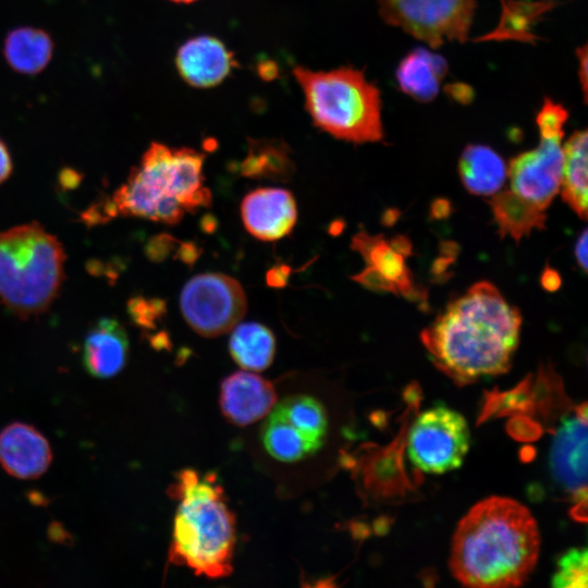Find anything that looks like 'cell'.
Here are the masks:
<instances>
[{"mask_svg": "<svg viewBox=\"0 0 588 588\" xmlns=\"http://www.w3.org/2000/svg\"><path fill=\"white\" fill-rule=\"evenodd\" d=\"M520 326L519 310L480 281L449 303L420 339L432 364L462 387L510 369Z\"/></svg>", "mask_w": 588, "mask_h": 588, "instance_id": "obj_1", "label": "cell"}, {"mask_svg": "<svg viewBox=\"0 0 588 588\" xmlns=\"http://www.w3.org/2000/svg\"><path fill=\"white\" fill-rule=\"evenodd\" d=\"M539 553L540 532L531 512L512 498L493 495L458 522L449 566L467 587H517L534 572Z\"/></svg>", "mask_w": 588, "mask_h": 588, "instance_id": "obj_2", "label": "cell"}, {"mask_svg": "<svg viewBox=\"0 0 588 588\" xmlns=\"http://www.w3.org/2000/svg\"><path fill=\"white\" fill-rule=\"evenodd\" d=\"M168 493L177 501L169 562L208 578L231 575L236 541L235 516L216 475L182 469Z\"/></svg>", "mask_w": 588, "mask_h": 588, "instance_id": "obj_3", "label": "cell"}, {"mask_svg": "<svg viewBox=\"0 0 588 588\" xmlns=\"http://www.w3.org/2000/svg\"><path fill=\"white\" fill-rule=\"evenodd\" d=\"M204 160L205 155L195 149L151 143L103 206L106 219L124 216L176 224L185 212L209 207L211 193L204 183Z\"/></svg>", "mask_w": 588, "mask_h": 588, "instance_id": "obj_4", "label": "cell"}, {"mask_svg": "<svg viewBox=\"0 0 588 588\" xmlns=\"http://www.w3.org/2000/svg\"><path fill=\"white\" fill-rule=\"evenodd\" d=\"M65 254L38 222L0 231V301L20 317L38 315L57 297Z\"/></svg>", "mask_w": 588, "mask_h": 588, "instance_id": "obj_5", "label": "cell"}, {"mask_svg": "<svg viewBox=\"0 0 588 588\" xmlns=\"http://www.w3.org/2000/svg\"><path fill=\"white\" fill-rule=\"evenodd\" d=\"M293 74L316 126L355 144L382 139L380 91L362 71L352 68L313 71L296 66Z\"/></svg>", "mask_w": 588, "mask_h": 588, "instance_id": "obj_6", "label": "cell"}, {"mask_svg": "<svg viewBox=\"0 0 588 588\" xmlns=\"http://www.w3.org/2000/svg\"><path fill=\"white\" fill-rule=\"evenodd\" d=\"M567 117L563 106L546 98L536 119L540 133L538 146L519 154L509 164L511 191L543 211L561 187L562 138Z\"/></svg>", "mask_w": 588, "mask_h": 588, "instance_id": "obj_7", "label": "cell"}, {"mask_svg": "<svg viewBox=\"0 0 588 588\" xmlns=\"http://www.w3.org/2000/svg\"><path fill=\"white\" fill-rule=\"evenodd\" d=\"M470 429L457 411L436 405L414 420L407 436L411 463L426 474H445L460 468L470 448Z\"/></svg>", "mask_w": 588, "mask_h": 588, "instance_id": "obj_8", "label": "cell"}, {"mask_svg": "<svg viewBox=\"0 0 588 588\" xmlns=\"http://www.w3.org/2000/svg\"><path fill=\"white\" fill-rule=\"evenodd\" d=\"M328 433L323 405L309 395L289 396L269 412L261 441L273 458L294 463L315 454Z\"/></svg>", "mask_w": 588, "mask_h": 588, "instance_id": "obj_9", "label": "cell"}, {"mask_svg": "<svg viewBox=\"0 0 588 588\" xmlns=\"http://www.w3.org/2000/svg\"><path fill=\"white\" fill-rule=\"evenodd\" d=\"M382 20L432 48L465 41L476 0H378Z\"/></svg>", "mask_w": 588, "mask_h": 588, "instance_id": "obj_10", "label": "cell"}, {"mask_svg": "<svg viewBox=\"0 0 588 588\" xmlns=\"http://www.w3.org/2000/svg\"><path fill=\"white\" fill-rule=\"evenodd\" d=\"M180 307L187 324L199 335L215 338L231 331L246 314L245 292L223 273H200L182 289Z\"/></svg>", "mask_w": 588, "mask_h": 588, "instance_id": "obj_11", "label": "cell"}, {"mask_svg": "<svg viewBox=\"0 0 588 588\" xmlns=\"http://www.w3.org/2000/svg\"><path fill=\"white\" fill-rule=\"evenodd\" d=\"M352 248L366 262V268L353 277L354 281L372 291L422 299L424 292L416 289L406 265V258L412 254L407 238L397 236L389 241L382 235H370L362 231L352 238Z\"/></svg>", "mask_w": 588, "mask_h": 588, "instance_id": "obj_12", "label": "cell"}, {"mask_svg": "<svg viewBox=\"0 0 588 588\" xmlns=\"http://www.w3.org/2000/svg\"><path fill=\"white\" fill-rule=\"evenodd\" d=\"M553 478L568 492L586 499L587 491V411L583 405L564 418L550 450Z\"/></svg>", "mask_w": 588, "mask_h": 588, "instance_id": "obj_13", "label": "cell"}, {"mask_svg": "<svg viewBox=\"0 0 588 588\" xmlns=\"http://www.w3.org/2000/svg\"><path fill=\"white\" fill-rule=\"evenodd\" d=\"M241 218L254 237L266 242L277 241L293 230L297 219L296 201L287 189L257 188L243 198Z\"/></svg>", "mask_w": 588, "mask_h": 588, "instance_id": "obj_14", "label": "cell"}, {"mask_svg": "<svg viewBox=\"0 0 588 588\" xmlns=\"http://www.w3.org/2000/svg\"><path fill=\"white\" fill-rule=\"evenodd\" d=\"M272 383L248 371L228 376L220 388V407L223 416L236 426H247L261 419L275 404Z\"/></svg>", "mask_w": 588, "mask_h": 588, "instance_id": "obj_15", "label": "cell"}, {"mask_svg": "<svg viewBox=\"0 0 588 588\" xmlns=\"http://www.w3.org/2000/svg\"><path fill=\"white\" fill-rule=\"evenodd\" d=\"M51 461L49 442L33 426L13 422L0 432V465L9 475L19 479L38 478Z\"/></svg>", "mask_w": 588, "mask_h": 588, "instance_id": "obj_16", "label": "cell"}, {"mask_svg": "<svg viewBox=\"0 0 588 588\" xmlns=\"http://www.w3.org/2000/svg\"><path fill=\"white\" fill-rule=\"evenodd\" d=\"M175 64L187 84L207 88L218 85L229 75L234 60L222 41L211 36H199L180 47Z\"/></svg>", "mask_w": 588, "mask_h": 588, "instance_id": "obj_17", "label": "cell"}, {"mask_svg": "<svg viewBox=\"0 0 588 588\" xmlns=\"http://www.w3.org/2000/svg\"><path fill=\"white\" fill-rule=\"evenodd\" d=\"M127 355V334L118 320L102 318L87 333L83 364L93 377L105 379L115 376L124 368Z\"/></svg>", "mask_w": 588, "mask_h": 588, "instance_id": "obj_18", "label": "cell"}, {"mask_svg": "<svg viewBox=\"0 0 588 588\" xmlns=\"http://www.w3.org/2000/svg\"><path fill=\"white\" fill-rule=\"evenodd\" d=\"M448 71L445 60L427 49L411 51L400 62L396 81L400 88L418 101L432 100Z\"/></svg>", "mask_w": 588, "mask_h": 588, "instance_id": "obj_19", "label": "cell"}, {"mask_svg": "<svg viewBox=\"0 0 588 588\" xmlns=\"http://www.w3.org/2000/svg\"><path fill=\"white\" fill-rule=\"evenodd\" d=\"M458 174L466 189L477 196H492L503 186L507 168L503 159L483 145H468L458 161Z\"/></svg>", "mask_w": 588, "mask_h": 588, "instance_id": "obj_20", "label": "cell"}, {"mask_svg": "<svg viewBox=\"0 0 588 588\" xmlns=\"http://www.w3.org/2000/svg\"><path fill=\"white\" fill-rule=\"evenodd\" d=\"M3 54L7 63L17 73L34 75L41 72L53 54V41L44 29L21 26L9 32Z\"/></svg>", "mask_w": 588, "mask_h": 588, "instance_id": "obj_21", "label": "cell"}, {"mask_svg": "<svg viewBox=\"0 0 588 588\" xmlns=\"http://www.w3.org/2000/svg\"><path fill=\"white\" fill-rule=\"evenodd\" d=\"M587 130L576 131L563 145L561 195L564 203L583 220L587 218Z\"/></svg>", "mask_w": 588, "mask_h": 588, "instance_id": "obj_22", "label": "cell"}, {"mask_svg": "<svg viewBox=\"0 0 588 588\" xmlns=\"http://www.w3.org/2000/svg\"><path fill=\"white\" fill-rule=\"evenodd\" d=\"M488 203L502 238L510 235L518 243L532 230L546 228V211L523 199L511 189L495 193Z\"/></svg>", "mask_w": 588, "mask_h": 588, "instance_id": "obj_23", "label": "cell"}, {"mask_svg": "<svg viewBox=\"0 0 588 588\" xmlns=\"http://www.w3.org/2000/svg\"><path fill=\"white\" fill-rule=\"evenodd\" d=\"M229 350L241 368L261 371L273 360L275 339L272 331L259 322L237 323L232 329Z\"/></svg>", "mask_w": 588, "mask_h": 588, "instance_id": "obj_24", "label": "cell"}, {"mask_svg": "<svg viewBox=\"0 0 588 588\" xmlns=\"http://www.w3.org/2000/svg\"><path fill=\"white\" fill-rule=\"evenodd\" d=\"M294 166L282 143L256 140L249 144L248 154L241 164V173L250 179L287 181Z\"/></svg>", "mask_w": 588, "mask_h": 588, "instance_id": "obj_25", "label": "cell"}, {"mask_svg": "<svg viewBox=\"0 0 588 588\" xmlns=\"http://www.w3.org/2000/svg\"><path fill=\"white\" fill-rule=\"evenodd\" d=\"M588 580V551L586 548H572L558 561L552 576L554 588H586Z\"/></svg>", "mask_w": 588, "mask_h": 588, "instance_id": "obj_26", "label": "cell"}, {"mask_svg": "<svg viewBox=\"0 0 588 588\" xmlns=\"http://www.w3.org/2000/svg\"><path fill=\"white\" fill-rule=\"evenodd\" d=\"M134 319L144 326L151 324L164 311L160 301L135 299L132 307Z\"/></svg>", "mask_w": 588, "mask_h": 588, "instance_id": "obj_27", "label": "cell"}, {"mask_svg": "<svg viewBox=\"0 0 588 588\" xmlns=\"http://www.w3.org/2000/svg\"><path fill=\"white\" fill-rule=\"evenodd\" d=\"M12 159L7 145L0 139V185L12 172Z\"/></svg>", "mask_w": 588, "mask_h": 588, "instance_id": "obj_28", "label": "cell"}, {"mask_svg": "<svg viewBox=\"0 0 588 588\" xmlns=\"http://www.w3.org/2000/svg\"><path fill=\"white\" fill-rule=\"evenodd\" d=\"M290 269L286 266L274 267L267 273V283L274 287H282L285 285Z\"/></svg>", "mask_w": 588, "mask_h": 588, "instance_id": "obj_29", "label": "cell"}, {"mask_svg": "<svg viewBox=\"0 0 588 588\" xmlns=\"http://www.w3.org/2000/svg\"><path fill=\"white\" fill-rule=\"evenodd\" d=\"M587 230L585 229L575 245V257L584 272H587Z\"/></svg>", "mask_w": 588, "mask_h": 588, "instance_id": "obj_30", "label": "cell"}, {"mask_svg": "<svg viewBox=\"0 0 588 588\" xmlns=\"http://www.w3.org/2000/svg\"><path fill=\"white\" fill-rule=\"evenodd\" d=\"M577 56L579 60V82L581 85V90L584 94V98L586 99V93H587V46H584L579 49H577Z\"/></svg>", "mask_w": 588, "mask_h": 588, "instance_id": "obj_31", "label": "cell"}, {"mask_svg": "<svg viewBox=\"0 0 588 588\" xmlns=\"http://www.w3.org/2000/svg\"><path fill=\"white\" fill-rule=\"evenodd\" d=\"M541 284L548 291H555L561 285V278L559 273L547 267L541 275Z\"/></svg>", "mask_w": 588, "mask_h": 588, "instance_id": "obj_32", "label": "cell"}, {"mask_svg": "<svg viewBox=\"0 0 588 588\" xmlns=\"http://www.w3.org/2000/svg\"><path fill=\"white\" fill-rule=\"evenodd\" d=\"M173 2H176V3H191V2H194L196 0H171Z\"/></svg>", "mask_w": 588, "mask_h": 588, "instance_id": "obj_33", "label": "cell"}]
</instances>
